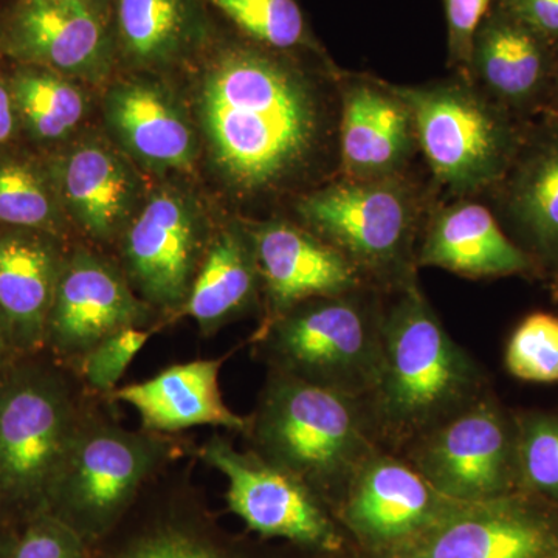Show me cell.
I'll return each mask as SVG.
<instances>
[{
  "instance_id": "obj_1",
  "label": "cell",
  "mask_w": 558,
  "mask_h": 558,
  "mask_svg": "<svg viewBox=\"0 0 558 558\" xmlns=\"http://www.w3.org/2000/svg\"><path fill=\"white\" fill-rule=\"evenodd\" d=\"M199 110L216 167L244 193L277 189L303 170L325 128L310 81L288 62L247 47L211 62Z\"/></svg>"
},
{
  "instance_id": "obj_2",
  "label": "cell",
  "mask_w": 558,
  "mask_h": 558,
  "mask_svg": "<svg viewBox=\"0 0 558 558\" xmlns=\"http://www.w3.org/2000/svg\"><path fill=\"white\" fill-rule=\"evenodd\" d=\"M399 286L398 300L380 315L379 377L365 402L377 435L414 442L476 400L481 373L414 275Z\"/></svg>"
},
{
  "instance_id": "obj_3",
  "label": "cell",
  "mask_w": 558,
  "mask_h": 558,
  "mask_svg": "<svg viewBox=\"0 0 558 558\" xmlns=\"http://www.w3.org/2000/svg\"><path fill=\"white\" fill-rule=\"evenodd\" d=\"M256 453L314 492L348 490L374 447L365 400L275 371L250 417Z\"/></svg>"
},
{
  "instance_id": "obj_4",
  "label": "cell",
  "mask_w": 558,
  "mask_h": 558,
  "mask_svg": "<svg viewBox=\"0 0 558 558\" xmlns=\"http://www.w3.org/2000/svg\"><path fill=\"white\" fill-rule=\"evenodd\" d=\"M83 418L57 371L13 363L0 371V505L28 519L47 509Z\"/></svg>"
},
{
  "instance_id": "obj_5",
  "label": "cell",
  "mask_w": 558,
  "mask_h": 558,
  "mask_svg": "<svg viewBox=\"0 0 558 558\" xmlns=\"http://www.w3.org/2000/svg\"><path fill=\"white\" fill-rule=\"evenodd\" d=\"M357 292L306 301L267 323L260 336L275 371L368 399L379 377L381 312Z\"/></svg>"
},
{
  "instance_id": "obj_6",
  "label": "cell",
  "mask_w": 558,
  "mask_h": 558,
  "mask_svg": "<svg viewBox=\"0 0 558 558\" xmlns=\"http://www.w3.org/2000/svg\"><path fill=\"white\" fill-rule=\"evenodd\" d=\"M395 87L413 113L417 148L444 186L476 193L509 172L515 131L484 92L462 81Z\"/></svg>"
},
{
  "instance_id": "obj_7",
  "label": "cell",
  "mask_w": 558,
  "mask_h": 558,
  "mask_svg": "<svg viewBox=\"0 0 558 558\" xmlns=\"http://www.w3.org/2000/svg\"><path fill=\"white\" fill-rule=\"evenodd\" d=\"M296 209L314 234L343 253L363 275L399 284L413 277L410 252L418 205L400 175L344 178L306 194Z\"/></svg>"
},
{
  "instance_id": "obj_8",
  "label": "cell",
  "mask_w": 558,
  "mask_h": 558,
  "mask_svg": "<svg viewBox=\"0 0 558 558\" xmlns=\"http://www.w3.org/2000/svg\"><path fill=\"white\" fill-rule=\"evenodd\" d=\"M170 442L84 416L47 509L84 538L108 531L168 457Z\"/></svg>"
},
{
  "instance_id": "obj_9",
  "label": "cell",
  "mask_w": 558,
  "mask_h": 558,
  "mask_svg": "<svg viewBox=\"0 0 558 558\" xmlns=\"http://www.w3.org/2000/svg\"><path fill=\"white\" fill-rule=\"evenodd\" d=\"M411 464L459 502L508 497L515 484L517 438L492 400L476 399L414 440Z\"/></svg>"
},
{
  "instance_id": "obj_10",
  "label": "cell",
  "mask_w": 558,
  "mask_h": 558,
  "mask_svg": "<svg viewBox=\"0 0 558 558\" xmlns=\"http://www.w3.org/2000/svg\"><path fill=\"white\" fill-rule=\"evenodd\" d=\"M201 459L227 478V505L245 526L263 537L336 550L340 535L306 484L270 464L256 451L234 449L229 440L209 439Z\"/></svg>"
},
{
  "instance_id": "obj_11",
  "label": "cell",
  "mask_w": 558,
  "mask_h": 558,
  "mask_svg": "<svg viewBox=\"0 0 558 558\" xmlns=\"http://www.w3.org/2000/svg\"><path fill=\"white\" fill-rule=\"evenodd\" d=\"M205 252L196 205L179 191L159 190L124 230V275L150 307L182 310Z\"/></svg>"
},
{
  "instance_id": "obj_12",
  "label": "cell",
  "mask_w": 558,
  "mask_h": 558,
  "mask_svg": "<svg viewBox=\"0 0 558 558\" xmlns=\"http://www.w3.org/2000/svg\"><path fill=\"white\" fill-rule=\"evenodd\" d=\"M149 310L116 267L80 250L62 260L47 319L46 348L78 365L112 333L143 328Z\"/></svg>"
},
{
  "instance_id": "obj_13",
  "label": "cell",
  "mask_w": 558,
  "mask_h": 558,
  "mask_svg": "<svg viewBox=\"0 0 558 558\" xmlns=\"http://www.w3.org/2000/svg\"><path fill=\"white\" fill-rule=\"evenodd\" d=\"M553 524L521 499L462 502L385 558H549Z\"/></svg>"
},
{
  "instance_id": "obj_14",
  "label": "cell",
  "mask_w": 558,
  "mask_h": 558,
  "mask_svg": "<svg viewBox=\"0 0 558 558\" xmlns=\"http://www.w3.org/2000/svg\"><path fill=\"white\" fill-rule=\"evenodd\" d=\"M459 505L436 490L411 462L377 450L349 484L343 515L363 542L389 550L417 537Z\"/></svg>"
},
{
  "instance_id": "obj_15",
  "label": "cell",
  "mask_w": 558,
  "mask_h": 558,
  "mask_svg": "<svg viewBox=\"0 0 558 558\" xmlns=\"http://www.w3.org/2000/svg\"><path fill=\"white\" fill-rule=\"evenodd\" d=\"M248 236L270 322L306 301L355 292L362 286V271L311 231L270 220L248 231Z\"/></svg>"
},
{
  "instance_id": "obj_16",
  "label": "cell",
  "mask_w": 558,
  "mask_h": 558,
  "mask_svg": "<svg viewBox=\"0 0 558 558\" xmlns=\"http://www.w3.org/2000/svg\"><path fill=\"white\" fill-rule=\"evenodd\" d=\"M340 98V160L344 178H398L417 148L410 106L395 86L366 78L347 80Z\"/></svg>"
},
{
  "instance_id": "obj_17",
  "label": "cell",
  "mask_w": 558,
  "mask_h": 558,
  "mask_svg": "<svg viewBox=\"0 0 558 558\" xmlns=\"http://www.w3.org/2000/svg\"><path fill=\"white\" fill-rule=\"evenodd\" d=\"M10 49L40 69L87 81L100 80L109 62L108 33L86 0H20Z\"/></svg>"
},
{
  "instance_id": "obj_18",
  "label": "cell",
  "mask_w": 558,
  "mask_h": 558,
  "mask_svg": "<svg viewBox=\"0 0 558 558\" xmlns=\"http://www.w3.org/2000/svg\"><path fill=\"white\" fill-rule=\"evenodd\" d=\"M556 54V46L497 3L475 33L468 72L501 108L524 109L545 90Z\"/></svg>"
},
{
  "instance_id": "obj_19",
  "label": "cell",
  "mask_w": 558,
  "mask_h": 558,
  "mask_svg": "<svg viewBox=\"0 0 558 558\" xmlns=\"http://www.w3.org/2000/svg\"><path fill=\"white\" fill-rule=\"evenodd\" d=\"M223 360H193L157 376L113 391L112 398L137 410L146 432L178 433L193 427H220L248 433L250 418L223 402L219 371Z\"/></svg>"
},
{
  "instance_id": "obj_20",
  "label": "cell",
  "mask_w": 558,
  "mask_h": 558,
  "mask_svg": "<svg viewBox=\"0 0 558 558\" xmlns=\"http://www.w3.org/2000/svg\"><path fill=\"white\" fill-rule=\"evenodd\" d=\"M106 121L124 149L154 170H190L196 137L168 92L148 81H124L106 95Z\"/></svg>"
},
{
  "instance_id": "obj_21",
  "label": "cell",
  "mask_w": 558,
  "mask_h": 558,
  "mask_svg": "<svg viewBox=\"0 0 558 558\" xmlns=\"http://www.w3.org/2000/svg\"><path fill=\"white\" fill-rule=\"evenodd\" d=\"M417 264L469 278L524 274L532 258L506 236L484 205L457 202L436 213L425 231Z\"/></svg>"
},
{
  "instance_id": "obj_22",
  "label": "cell",
  "mask_w": 558,
  "mask_h": 558,
  "mask_svg": "<svg viewBox=\"0 0 558 558\" xmlns=\"http://www.w3.org/2000/svg\"><path fill=\"white\" fill-rule=\"evenodd\" d=\"M62 201L80 229L97 242L116 241L134 218L138 182L116 150L83 143L60 168Z\"/></svg>"
},
{
  "instance_id": "obj_23",
  "label": "cell",
  "mask_w": 558,
  "mask_h": 558,
  "mask_svg": "<svg viewBox=\"0 0 558 558\" xmlns=\"http://www.w3.org/2000/svg\"><path fill=\"white\" fill-rule=\"evenodd\" d=\"M62 255L53 242L36 234H0V314L20 354L46 348Z\"/></svg>"
},
{
  "instance_id": "obj_24",
  "label": "cell",
  "mask_w": 558,
  "mask_h": 558,
  "mask_svg": "<svg viewBox=\"0 0 558 558\" xmlns=\"http://www.w3.org/2000/svg\"><path fill=\"white\" fill-rule=\"evenodd\" d=\"M259 274L248 233L233 226L219 231L207 247L183 314L211 333L247 310Z\"/></svg>"
},
{
  "instance_id": "obj_25",
  "label": "cell",
  "mask_w": 558,
  "mask_h": 558,
  "mask_svg": "<svg viewBox=\"0 0 558 558\" xmlns=\"http://www.w3.org/2000/svg\"><path fill=\"white\" fill-rule=\"evenodd\" d=\"M508 209L531 247L558 260V126L539 135L517 163Z\"/></svg>"
},
{
  "instance_id": "obj_26",
  "label": "cell",
  "mask_w": 558,
  "mask_h": 558,
  "mask_svg": "<svg viewBox=\"0 0 558 558\" xmlns=\"http://www.w3.org/2000/svg\"><path fill=\"white\" fill-rule=\"evenodd\" d=\"M194 0H119L117 22L124 53L135 64L159 68L178 61L197 35Z\"/></svg>"
},
{
  "instance_id": "obj_27",
  "label": "cell",
  "mask_w": 558,
  "mask_h": 558,
  "mask_svg": "<svg viewBox=\"0 0 558 558\" xmlns=\"http://www.w3.org/2000/svg\"><path fill=\"white\" fill-rule=\"evenodd\" d=\"M10 92L27 130L44 142L68 137L86 116L83 90L51 70H22L14 76Z\"/></svg>"
},
{
  "instance_id": "obj_28",
  "label": "cell",
  "mask_w": 558,
  "mask_h": 558,
  "mask_svg": "<svg viewBox=\"0 0 558 558\" xmlns=\"http://www.w3.org/2000/svg\"><path fill=\"white\" fill-rule=\"evenodd\" d=\"M0 223L47 233L60 226L53 193L31 165L0 163Z\"/></svg>"
},
{
  "instance_id": "obj_29",
  "label": "cell",
  "mask_w": 558,
  "mask_h": 558,
  "mask_svg": "<svg viewBox=\"0 0 558 558\" xmlns=\"http://www.w3.org/2000/svg\"><path fill=\"white\" fill-rule=\"evenodd\" d=\"M250 38L277 50L307 40L306 21L296 0H211Z\"/></svg>"
},
{
  "instance_id": "obj_30",
  "label": "cell",
  "mask_w": 558,
  "mask_h": 558,
  "mask_svg": "<svg viewBox=\"0 0 558 558\" xmlns=\"http://www.w3.org/2000/svg\"><path fill=\"white\" fill-rule=\"evenodd\" d=\"M515 438L519 484L558 505V414H529Z\"/></svg>"
},
{
  "instance_id": "obj_31",
  "label": "cell",
  "mask_w": 558,
  "mask_h": 558,
  "mask_svg": "<svg viewBox=\"0 0 558 558\" xmlns=\"http://www.w3.org/2000/svg\"><path fill=\"white\" fill-rule=\"evenodd\" d=\"M505 363L517 379L558 381V317L537 312L524 318L510 336Z\"/></svg>"
},
{
  "instance_id": "obj_32",
  "label": "cell",
  "mask_w": 558,
  "mask_h": 558,
  "mask_svg": "<svg viewBox=\"0 0 558 558\" xmlns=\"http://www.w3.org/2000/svg\"><path fill=\"white\" fill-rule=\"evenodd\" d=\"M150 330L126 328L112 333L90 349L78 363L87 387L100 395H113L132 360L149 340Z\"/></svg>"
},
{
  "instance_id": "obj_33",
  "label": "cell",
  "mask_w": 558,
  "mask_h": 558,
  "mask_svg": "<svg viewBox=\"0 0 558 558\" xmlns=\"http://www.w3.org/2000/svg\"><path fill=\"white\" fill-rule=\"evenodd\" d=\"M5 558H89L86 538L49 509L28 519L17 538H11Z\"/></svg>"
},
{
  "instance_id": "obj_34",
  "label": "cell",
  "mask_w": 558,
  "mask_h": 558,
  "mask_svg": "<svg viewBox=\"0 0 558 558\" xmlns=\"http://www.w3.org/2000/svg\"><path fill=\"white\" fill-rule=\"evenodd\" d=\"M494 0H444L450 60L468 72L473 38Z\"/></svg>"
},
{
  "instance_id": "obj_35",
  "label": "cell",
  "mask_w": 558,
  "mask_h": 558,
  "mask_svg": "<svg viewBox=\"0 0 558 558\" xmlns=\"http://www.w3.org/2000/svg\"><path fill=\"white\" fill-rule=\"evenodd\" d=\"M117 558H236L183 532H165Z\"/></svg>"
},
{
  "instance_id": "obj_36",
  "label": "cell",
  "mask_w": 558,
  "mask_h": 558,
  "mask_svg": "<svg viewBox=\"0 0 558 558\" xmlns=\"http://www.w3.org/2000/svg\"><path fill=\"white\" fill-rule=\"evenodd\" d=\"M498 5L558 47V0H498Z\"/></svg>"
},
{
  "instance_id": "obj_37",
  "label": "cell",
  "mask_w": 558,
  "mask_h": 558,
  "mask_svg": "<svg viewBox=\"0 0 558 558\" xmlns=\"http://www.w3.org/2000/svg\"><path fill=\"white\" fill-rule=\"evenodd\" d=\"M14 112L16 108H14L11 92L0 83V143L7 142L13 135L14 124H16Z\"/></svg>"
},
{
  "instance_id": "obj_38",
  "label": "cell",
  "mask_w": 558,
  "mask_h": 558,
  "mask_svg": "<svg viewBox=\"0 0 558 558\" xmlns=\"http://www.w3.org/2000/svg\"><path fill=\"white\" fill-rule=\"evenodd\" d=\"M20 354L16 347H14L13 339L5 319L0 314V371L5 369L13 363L14 357Z\"/></svg>"
},
{
  "instance_id": "obj_39",
  "label": "cell",
  "mask_w": 558,
  "mask_h": 558,
  "mask_svg": "<svg viewBox=\"0 0 558 558\" xmlns=\"http://www.w3.org/2000/svg\"><path fill=\"white\" fill-rule=\"evenodd\" d=\"M11 538L5 537V535L0 532V558H5L7 553H9Z\"/></svg>"
},
{
  "instance_id": "obj_40",
  "label": "cell",
  "mask_w": 558,
  "mask_h": 558,
  "mask_svg": "<svg viewBox=\"0 0 558 558\" xmlns=\"http://www.w3.org/2000/svg\"><path fill=\"white\" fill-rule=\"evenodd\" d=\"M554 75H556L557 86H558V51L556 54V68H554Z\"/></svg>"
},
{
  "instance_id": "obj_41",
  "label": "cell",
  "mask_w": 558,
  "mask_h": 558,
  "mask_svg": "<svg viewBox=\"0 0 558 558\" xmlns=\"http://www.w3.org/2000/svg\"><path fill=\"white\" fill-rule=\"evenodd\" d=\"M549 558H558V542L556 548H554L553 553H550Z\"/></svg>"
},
{
  "instance_id": "obj_42",
  "label": "cell",
  "mask_w": 558,
  "mask_h": 558,
  "mask_svg": "<svg viewBox=\"0 0 558 558\" xmlns=\"http://www.w3.org/2000/svg\"><path fill=\"white\" fill-rule=\"evenodd\" d=\"M556 288H557V296H558V279H557Z\"/></svg>"
},
{
  "instance_id": "obj_43",
  "label": "cell",
  "mask_w": 558,
  "mask_h": 558,
  "mask_svg": "<svg viewBox=\"0 0 558 558\" xmlns=\"http://www.w3.org/2000/svg\"><path fill=\"white\" fill-rule=\"evenodd\" d=\"M86 2H89V0H86Z\"/></svg>"
}]
</instances>
